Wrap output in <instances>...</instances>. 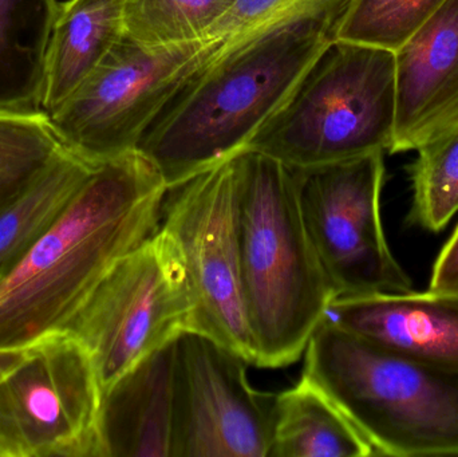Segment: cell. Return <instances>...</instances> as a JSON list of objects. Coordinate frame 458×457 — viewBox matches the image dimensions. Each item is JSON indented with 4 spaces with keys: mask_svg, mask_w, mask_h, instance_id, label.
<instances>
[{
    "mask_svg": "<svg viewBox=\"0 0 458 457\" xmlns=\"http://www.w3.org/2000/svg\"><path fill=\"white\" fill-rule=\"evenodd\" d=\"M352 0H311L222 45L165 105L139 149L174 188L247 147L336 39Z\"/></svg>",
    "mask_w": 458,
    "mask_h": 457,
    "instance_id": "obj_1",
    "label": "cell"
},
{
    "mask_svg": "<svg viewBox=\"0 0 458 457\" xmlns=\"http://www.w3.org/2000/svg\"><path fill=\"white\" fill-rule=\"evenodd\" d=\"M166 193L140 150L94 166L61 219L0 278V349L64 332L110 268L157 233Z\"/></svg>",
    "mask_w": 458,
    "mask_h": 457,
    "instance_id": "obj_2",
    "label": "cell"
},
{
    "mask_svg": "<svg viewBox=\"0 0 458 457\" xmlns=\"http://www.w3.org/2000/svg\"><path fill=\"white\" fill-rule=\"evenodd\" d=\"M233 163L255 367H287L303 356L335 294L307 233L293 169L248 149Z\"/></svg>",
    "mask_w": 458,
    "mask_h": 457,
    "instance_id": "obj_3",
    "label": "cell"
},
{
    "mask_svg": "<svg viewBox=\"0 0 458 457\" xmlns=\"http://www.w3.org/2000/svg\"><path fill=\"white\" fill-rule=\"evenodd\" d=\"M304 377L365 437L376 456H458V369L387 351L320 322Z\"/></svg>",
    "mask_w": 458,
    "mask_h": 457,
    "instance_id": "obj_4",
    "label": "cell"
},
{
    "mask_svg": "<svg viewBox=\"0 0 458 457\" xmlns=\"http://www.w3.org/2000/svg\"><path fill=\"white\" fill-rule=\"evenodd\" d=\"M397 115L395 54L335 39L244 149L291 169L390 152Z\"/></svg>",
    "mask_w": 458,
    "mask_h": 457,
    "instance_id": "obj_5",
    "label": "cell"
},
{
    "mask_svg": "<svg viewBox=\"0 0 458 457\" xmlns=\"http://www.w3.org/2000/svg\"><path fill=\"white\" fill-rule=\"evenodd\" d=\"M193 318L187 268L160 227L110 268L64 333L90 354L104 394L145 357L192 332Z\"/></svg>",
    "mask_w": 458,
    "mask_h": 457,
    "instance_id": "obj_6",
    "label": "cell"
},
{
    "mask_svg": "<svg viewBox=\"0 0 458 457\" xmlns=\"http://www.w3.org/2000/svg\"><path fill=\"white\" fill-rule=\"evenodd\" d=\"M222 45L200 40L145 47L123 35L82 85L47 114L54 133L91 166L139 149L161 110Z\"/></svg>",
    "mask_w": 458,
    "mask_h": 457,
    "instance_id": "obj_7",
    "label": "cell"
},
{
    "mask_svg": "<svg viewBox=\"0 0 458 457\" xmlns=\"http://www.w3.org/2000/svg\"><path fill=\"white\" fill-rule=\"evenodd\" d=\"M293 171L307 233L335 298L413 292L382 224L385 152Z\"/></svg>",
    "mask_w": 458,
    "mask_h": 457,
    "instance_id": "obj_8",
    "label": "cell"
},
{
    "mask_svg": "<svg viewBox=\"0 0 458 457\" xmlns=\"http://www.w3.org/2000/svg\"><path fill=\"white\" fill-rule=\"evenodd\" d=\"M102 397L85 346L47 335L0 380V443L8 457H104Z\"/></svg>",
    "mask_w": 458,
    "mask_h": 457,
    "instance_id": "obj_9",
    "label": "cell"
},
{
    "mask_svg": "<svg viewBox=\"0 0 458 457\" xmlns=\"http://www.w3.org/2000/svg\"><path fill=\"white\" fill-rule=\"evenodd\" d=\"M160 227L187 268L195 298L192 332L255 365L242 292L233 157L169 188Z\"/></svg>",
    "mask_w": 458,
    "mask_h": 457,
    "instance_id": "obj_10",
    "label": "cell"
},
{
    "mask_svg": "<svg viewBox=\"0 0 458 457\" xmlns=\"http://www.w3.org/2000/svg\"><path fill=\"white\" fill-rule=\"evenodd\" d=\"M176 345L172 457H268L276 394L256 391L250 362L207 335Z\"/></svg>",
    "mask_w": 458,
    "mask_h": 457,
    "instance_id": "obj_11",
    "label": "cell"
},
{
    "mask_svg": "<svg viewBox=\"0 0 458 457\" xmlns=\"http://www.w3.org/2000/svg\"><path fill=\"white\" fill-rule=\"evenodd\" d=\"M394 54L392 155L420 149L458 123V0H446Z\"/></svg>",
    "mask_w": 458,
    "mask_h": 457,
    "instance_id": "obj_12",
    "label": "cell"
},
{
    "mask_svg": "<svg viewBox=\"0 0 458 457\" xmlns=\"http://www.w3.org/2000/svg\"><path fill=\"white\" fill-rule=\"evenodd\" d=\"M323 321L401 356L458 369V294H370L331 300Z\"/></svg>",
    "mask_w": 458,
    "mask_h": 457,
    "instance_id": "obj_13",
    "label": "cell"
},
{
    "mask_svg": "<svg viewBox=\"0 0 458 457\" xmlns=\"http://www.w3.org/2000/svg\"><path fill=\"white\" fill-rule=\"evenodd\" d=\"M176 343L145 357L104 392V457H172Z\"/></svg>",
    "mask_w": 458,
    "mask_h": 457,
    "instance_id": "obj_14",
    "label": "cell"
},
{
    "mask_svg": "<svg viewBox=\"0 0 458 457\" xmlns=\"http://www.w3.org/2000/svg\"><path fill=\"white\" fill-rule=\"evenodd\" d=\"M123 0L59 3L45 61L42 110L55 112L123 34Z\"/></svg>",
    "mask_w": 458,
    "mask_h": 457,
    "instance_id": "obj_15",
    "label": "cell"
},
{
    "mask_svg": "<svg viewBox=\"0 0 458 457\" xmlns=\"http://www.w3.org/2000/svg\"><path fill=\"white\" fill-rule=\"evenodd\" d=\"M58 10V0H0V112H43L46 51Z\"/></svg>",
    "mask_w": 458,
    "mask_h": 457,
    "instance_id": "obj_16",
    "label": "cell"
},
{
    "mask_svg": "<svg viewBox=\"0 0 458 457\" xmlns=\"http://www.w3.org/2000/svg\"><path fill=\"white\" fill-rule=\"evenodd\" d=\"M368 456L371 445L309 378L276 394L268 457Z\"/></svg>",
    "mask_w": 458,
    "mask_h": 457,
    "instance_id": "obj_17",
    "label": "cell"
},
{
    "mask_svg": "<svg viewBox=\"0 0 458 457\" xmlns=\"http://www.w3.org/2000/svg\"><path fill=\"white\" fill-rule=\"evenodd\" d=\"M93 168L64 148L37 180L0 208V278L61 219Z\"/></svg>",
    "mask_w": 458,
    "mask_h": 457,
    "instance_id": "obj_18",
    "label": "cell"
},
{
    "mask_svg": "<svg viewBox=\"0 0 458 457\" xmlns=\"http://www.w3.org/2000/svg\"><path fill=\"white\" fill-rule=\"evenodd\" d=\"M409 166L411 204L408 223L441 233L458 214V123L422 145Z\"/></svg>",
    "mask_w": 458,
    "mask_h": 457,
    "instance_id": "obj_19",
    "label": "cell"
},
{
    "mask_svg": "<svg viewBox=\"0 0 458 457\" xmlns=\"http://www.w3.org/2000/svg\"><path fill=\"white\" fill-rule=\"evenodd\" d=\"M233 0H123V37L145 47L207 40Z\"/></svg>",
    "mask_w": 458,
    "mask_h": 457,
    "instance_id": "obj_20",
    "label": "cell"
},
{
    "mask_svg": "<svg viewBox=\"0 0 458 457\" xmlns=\"http://www.w3.org/2000/svg\"><path fill=\"white\" fill-rule=\"evenodd\" d=\"M64 148L45 112H0V208L37 180Z\"/></svg>",
    "mask_w": 458,
    "mask_h": 457,
    "instance_id": "obj_21",
    "label": "cell"
},
{
    "mask_svg": "<svg viewBox=\"0 0 458 457\" xmlns=\"http://www.w3.org/2000/svg\"><path fill=\"white\" fill-rule=\"evenodd\" d=\"M446 0H352L336 39L395 51Z\"/></svg>",
    "mask_w": 458,
    "mask_h": 457,
    "instance_id": "obj_22",
    "label": "cell"
},
{
    "mask_svg": "<svg viewBox=\"0 0 458 457\" xmlns=\"http://www.w3.org/2000/svg\"><path fill=\"white\" fill-rule=\"evenodd\" d=\"M309 2L311 0H233L225 15L207 32L206 39L223 40V45L237 42Z\"/></svg>",
    "mask_w": 458,
    "mask_h": 457,
    "instance_id": "obj_23",
    "label": "cell"
},
{
    "mask_svg": "<svg viewBox=\"0 0 458 457\" xmlns=\"http://www.w3.org/2000/svg\"><path fill=\"white\" fill-rule=\"evenodd\" d=\"M430 292L458 294V223L433 265Z\"/></svg>",
    "mask_w": 458,
    "mask_h": 457,
    "instance_id": "obj_24",
    "label": "cell"
},
{
    "mask_svg": "<svg viewBox=\"0 0 458 457\" xmlns=\"http://www.w3.org/2000/svg\"><path fill=\"white\" fill-rule=\"evenodd\" d=\"M29 348L0 349V380L26 356Z\"/></svg>",
    "mask_w": 458,
    "mask_h": 457,
    "instance_id": "obj_25",
    "label": "cell"
},
{
    "mask_svg": "<svg viewBox=\"0 0 458 457\" xmlns=\"http://www.w3.org/2000/svg\"><path fill=\"white\" fill-rule=\"evenodd\" d=\"M0 457H8L7 451L4 450V447H3L2 443H0Z\"/></svg>",
    "mask_w": 458,
    "mask_h": 457,
    "instance_id": "obj_26",
    "label": "cell"
}]
</instances>
